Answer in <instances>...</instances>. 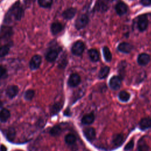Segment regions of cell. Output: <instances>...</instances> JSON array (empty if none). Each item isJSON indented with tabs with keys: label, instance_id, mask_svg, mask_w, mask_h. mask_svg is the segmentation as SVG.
Listing matches in <instances>:
<instances>
[{
	"label": "cell",
	"instance_id": "obj_1",
	"mask_svg": "<svg viewBox=\"0 0 151 151\" xmlns=\"http://www.w3.org/2000/svg\"><path fill=\"white\" fill-rule=\"evenodd\" d=\"M24 15V9L19 1L15 2L9 9L4 17V22L9 24L20 20Z\"/></svg>",
	"mask_w": 151,
	"mask_h": 151
},
{
	"label": "cell",
	"instance_id": "obj_2",
	"mask_svg": "<svg viewBox=\"0 0 151 151\" xmlns=\"http://www.w3.org/2000/svg\"><path fill=\"white\" fill-rule=\"evenodd\" d=\"M115 0H97L94 9L97 12H106L109 9L111 4Z\"/></svg>",
	"mask_w": 151,
	"mask_h": 151
},
{
	"label": "cell",
	"instance_id": "obj_3",
	"mask_svg": "<svg viewBox=\"0 0 151 151\" xmlns=\"http://www.w3.org/2000/svg\"><path fill=\"white\" fill-rule=\"evenodd\" d=\"M85 48V45L81 41H76L71 47V52L75 55H81Z\"/></svg>",
	"mask_w": 151,
	"mask_h": 151
},
{
	"label": "cell",
	"instance_id": "obj_4",
	"mask_svg": "<svg viewBox=\"0 0 151 151\" xmlns=\"http://www.w3.org/2000/svg\"><path fill=\"white\" fill-rule=\"evenodd\" d=\"M88 22V17L86 14L81 15L76 21L75 27L77 29L84 28Z\"/></svg>",
	"mask_w": 151,
	"mask_h": 151
},
{
	"label": "cell",
	"instance_id": "obj_5",
	"mask_svg": "<svg viewBox=\"0 0 151 151\" xmlns=\"http://www.w3.org/2000/svg\"><path fill=\"white\" fill-rule=\"evenodd\" d=\"M137 28L140 31H144L148 25V19L146 14L141 15L137 19Z\"/></svg>",
	"mask_w": 151,
	"mask_h": 151
},
{
	"label": "cell",
	"instance_id": "obj_6",
	"mask_svg": "<svg viewBox=\"0 0 151 151\" xmlns=\"http://www.w3.org/2000/svg\"><path fill=\"white\" fill-rule=\"evenodd\" d=\"M12 29L9 27H2L0 29V42L8 40L12 35Z\"/></svg>",
	"mask_w": 151,
	"mask_h": 151
},
{
	"label": "cell",
	"instance_id": "obj_7",
	"mask_svg": "<svg viewBox=\"0 0 151 151\" xmlns=\"http://www.w3.org/2000/svg\"><path fill=\"white\" fill-rule=\"evenodd\" d=\"M41 57L40 55H34L30 61H29V68H31V70H37V68H38L41 65Z\"/></svg>",
	"mask_w": 151,
	"mask_h": 151
},
{
	"label": "cell",
	"instance_id": "obj_8",
	"mask_svg": "<svg viewBox=\"0 0 151 151\" xmlns=\"http://www.w3.org/2000/svg\"><path fill=\"white\" fill-rule=\"evenodd\" d=\"M81 81V78L78 74L73 73L70 75L68 80V84L71 87H75L79 85Z\"/></svg>",
	"mask_w": 151,
	"mask_h": 151
},
{
	"label": "cell",
	"instance_id": "obj_9",
	"mask_svg": "<svg viewBox=\"0 0 151 151\" xmlns=\"http://www.w3.org/2000/svg\"><path fill=\"white\" fill-rule=\"evenodd\" d=\"M59 53V50L55 48H51L48 51L45 55V58L48 62H53L54 61Z\"/></svg>",
	"mask_w": 151,
	"mask_h": 151
},
{
	"label": "cell",
	"instance_id": "obj_10",
	"mask_svg": "<svg viewBox=\"0 0 151 151\" xmlns=\"http://www.w3.org/2000/svg\"><path fill=\"white\" fill-rule=\"evenodd\" d=\"M121 78L119 76H113L109 81V86L113 90H118L121 86Z\"/></svg>",
	"mask_w": 151,
	"mask_h": 151
},
{
	"label": "cell",
	"instance_id": "obj_11",
	"mask_svg": "<svg viewBox=\"0 0 151 151\" xmlns=\"http://www.w3.org/2000/svg\"><path fill=\"white\" fill-rule=\"evenodd\" d=\"M127 6L122 1H119L117 3L115 9L117 14L119 15H123L125 14L127 11Z\"/></svg>",
	"mask_w": 151,
	"mask_h": 151
},
{
	"label": "cell",
	"instance_id": "obj_12",
	"mask_svg": "<svg viewBox=\"0 0 151 151\" xmlns=\"http://www.w3.org/2000/svg\"><path fill=\"white\" fill-rule=\"evenodd\" d=\"M83 133L87 140L88 141H93L96 137V131L93 127H87L84 129Z\"/></svg>",
	"mask_w": 151,
	"mask_h": 151
},
{
	"label": "cell",
	"instance_id": "obj_13",
	"mask_svg": "<svg viewBox=\"0 0 151 151\" xmlns=\"http://www.w3.org/2000/svg\"><path fill=\"white\" fill-rule=\"evenodd\" d=\"M18 91H19V88L18 86L12 85V86H9L7 88L6 90V94L9 98L12 99L17 95Z\"/></svg>",
	"mask_w": 151,
	"mask_h": 151
},
{
	"label": "cell",
	"instance_id": "obj_14",
	"mask_svg": "<svg viewBox=\"0 0 151 151\" xmlns=\"http://www.w3.org/2000/svg\"><path fill=\"white\" fill-rule=\"evenodd\" d=\"M150 56L146 53H142L138 55L137 63L140 65H146L150 61Z\"/></svg>",
	"mask_w": 151,
	"mask_h": 151
},
{
	"label": "cell",
	"instance_id": "obj_15",
	"mask_svg": "<svg viewBox=\"0 0 151 151\" xmlns=\"http://www.w3.org/2000/svg\"><path fill=\"white\" fill-rule=\"evenodd\" d=\"M117 49L119 51H120L122 52L129 53L133 49V47L129 43L122 42L118 45Z\"/></svg>",
	"mask_w": 151,
	"mask_h": 151
},
{
	"label": "cell",
	"instance_id": "obj_16",
	"mask_svg": "<svg viewBox=\"0 0 151 151\" xmlns=\"http://www.w3.org/2000/svg\"><path fill=\"white\" fill-rule=\"evenodd\" d=\"M76 12H77V10L76 8H70L65 10L63 12L62 15L64 17V18H65L66 19H71L75 16Z\"/></svg>",
	"mask_w": 151,
	"mask_h": 151
},
{
	"label": "cell",
	"instance_id": "obj_17",
	"mask_svg": "<svg viewBox=\"0 0 151 151\" xmlns=\"http://www.w3.org/2000/svg\"><path fill=\"white\" fill-rule=\"evenodd\" d=\"M63 28V27L61 23L55 22H53L51 24L50 29H51V33L53 35H57L62 31Z\"/></svg>",
	"mask_w": 151,
	"mask_h": 151
},
{
	"label": "cell",
	"instance_id": "obj_18",
	"mask_svg": "<svg viewBox=\"0 0 151 151\" xmlns=\"http://www.w3.org/2000/svg\"><path fill=\"white\" fill-rule=\"evenodd\" d=\"M140 128L142 130H146L151 127V118L145 117L143 118L139 123Z\"/></svg>",
	"mask_w": 151,
	"mask_h": 151
},
{
	"label": "cell",
	"instance_id": "obj_19",
	"mask_svg": "<svg viewBox=\"0 0 151 151\" xmlns=\"http://www.w3.org/2000/svg\"><path fill=\"white\" fill-rule=\"evenodd\" d=\"M10 111L6 109H3L0 111V122H6L10 117Z\"/></svg>",
	"mask_w": 151,
	"mask_h": 151
},
{
	"label": "cell",
	"instance_id": "obj_20",
	"mask_svg": "<svg viewBox=\"0 0 151 151\" xmlns=\"http://www.w3.org/2000/svg\"><path fill=\"white\" fill-rule=\"evenodd\" d=\"M94 120V115L93 113H89L85 115L81 119V122L84 124H90Z\"/></svg>",
	"mask_w": 151,
	"mask_h": 151
},
{
	"label": "cell",
	"instance_id": "obj_21",
	"mask_svg": "<svg viewBox=\"0 0 151 151\" xmlns=\"http://www.w3.org/2000/svg\"><path fill=\"white\" fill-rule=\"evenodd\" d=\"M88 56L90 60L93 62H97L99 60V52L95 49H90L88 51Z\"/></svg>",
	"mask_w": 151,
	"mask_h": 151
},
{
	"label": "cell",
	"instance_id": "obj_22",
	"mask_svg": "<svg viewBox=\"0 0 151 151\" xmlns=\"http://www.w3.org/2000/svg\"><path fill=\"white\" fill-rule=\"evenodd\" d=\"M113 143L117 147L120 146L122 145V144L123 142V136L121 134H117L113 136V140H112Z\"/></svg>",
	"mask_w": 151,
	"mask_h": 151
},
{
	"label": "cell",
	"instance_id": "obj_23",
	"mask_svg": "<svg viewBox=\"0 0 151 151\" xmlns=\"http://www.w3.org/2000/svg\"><path fill=\"white\" fill-rule=\"evenodd\" d=\"M149 146L143 139H140L138 142L137 151H148Z\"/></svg>",
	"mask_w": 151,
	"mask_h": 151
},
{
	"label": "cell",
	"instance_id": "obj_24",
	"mask_svg": "<svg viewBox=\"0 0 151 151\" xmlns=\"http://www.w3.org/2000/svg\"><path fill=\"white\" fill-rule=\"evenodd\" d=\"M103 54L105 60L107 62H110L112 59L111 53L107 47H104L103 48Z\"/></svg>",
	"mask_w": 151,
	"mask_h": 151
},
{
	"label": "cell",
	"instance_id": "obj_25",
	"mask_svg": "<svg viewBox=\"0 0 151 151\" xmlns=\"http://www.w3.org/2000/svg\"><path fill=\"white\" fill-rule=\"evenodd\" d=\"M109 71H110V68L107 66H105L101 68L99 73V75H98L99 78L100 79H103L106 78L108 76Z\"/></svg>",
	"mask_w": 151,
	"mask_h": 151
},
{
	"label": "cell",
	"instance_id": "obj_26",
	"mask_svg": "<svg viewBox=\"0 0 151 151\" xmlns=\"http://www.w3.org/2000/svg\"><path fill=\"white\" fill-rule=\"evenodd\" d=\"M10 49V45L9 44H5L3 45L0 47V57H3L6 56Z\"/></svg>",
	"mask_w": 151,
	"mask_h": 151
},
{
	"label": "cell",
	"instance_id": "obj_27",
	"mask_svg": "<svg viewBox=\"0 0 151 151\" xmlns=\"http://www.w3.org/2000/svg\"><path fill=\"white\" fill-rule=\"evenodd\" d=\"M15 134H16L15 130L13 127H9L6 132V138L10 141L14 139L15 137Z\"/></svg>",
	"mask_w": 151,
	"mask_h": 151
},
{
	"label": "cell",
	"instance_id": "obj_28",
	"mask_svg": "<svg viewBox=\"0 0 151 151\" xmlns=\"http://www.w3.org/2000/svg\"><path fill=\"white\" fill-rule=\"evenodd\" d=\"M119 99L120 101L123 102L127 101L130 99V94L125 91H122L119 94Z\"/></svg>",
	"mask_w": 151,
	"mask_h": 151
},
{
	"label": "cell",
	"instance_id": "obj_29",
	"mask_svg": "<svg viewBox=\"0 0 151 151\" xmlns=\"http://www.w3.org/2000/svg\"><path fill=\"white\" fill-rule=\"evenodd\" d=\"M65 141L68 145H73L76 142V137L73 134H68L65 137Z\"/></svg>",
	"mask_w": 151,
	"mask_h": 151
},
{
	"label": "cell",
	"instance_id": "obj_30",
	"mask_svg": "<svg viewBox=\"0 0 151 151\" xmlns=\"http://www.w3.org/2000/svg\"><path fill=\"white\" fill-rule=\"evenodd\" d=\"M38 2L41 7L47 8L51 6L52 0H38Z\"/></svg>",
	"mask_w": 151,
	"mask_h": 151
},
{
	"label": "cell",
	"instance_id": "obj_31",
	"mask_svg": "<svg viewBox=\"0 0 151 151\" xmlns=\"http://www.w3.org/2000/svg\"><path fill=\"white\" fill-rule=\"evenodd\" d=\"M50 134L51 135L53 136H57L60 134L61 133V129L58 126H54L50 130Z\"/></svg>",
	"mask_w": 151,
	"mask_h": 151
},
{
	"label": "cell",
	"instance_id": "obj_32",
	"mask_svg": "<svg viewBox=\"0 0 151 151\" xmlns=\"http://www.w3.org/2000/svg\"><path fill=\"white\" fill-rule=\"evenodd\" d=\"M62 107V105L60 104V103H55V104H54L52 106V108H51V114L52 115H54V114H56L57 113H58L60 110H61Z\"/></svg>",
	"mask_w": 151,
	"mask_h": 151
},
{
	"label": "cell",
	"instance_id": "obj_33",
	"mask_svg": "<svg viewBox=\"0 0 151 151\" xmlns=\"http://www.w3.org/2000/svg\"><path fill=\"white\" fill-rule=\"evenodd\" d=\"M34 94H35V92H34V91L33 90H32V89L28 90L25 93L24 98L27 100H31L34 97Z\"/></svg>",
	"mask_w": 151,
	"mask_h": 151
},
{
	"label": "cell",
	"instance_id": "obj_34",
	"mask_svg": "<svg viewBox=\"0 0 151 151\" xmlns=\"http://www.w3.org/2000/svg\"><path fill=\"white\" fill-rule=\"evenodd\" d=\"M134 146V142L133 140H130L124 147V150L126 151H128V150H130L133 149Z\"/></svg>",
	"mask_w": 151,
	"mask_h": 151
},
{
	"label": "cell",
	"instance_id": "obj_35",
	"mask_svg": "<svg viewBox=\"0 0 151 151\" xmlns=\"http://www.w3.org/2000/svg\"><path fill=\"white\" fill-rule=\"evenodd\" d=\"M6 74V70L4 67L0 65V78L4 77Z\"/></svg>",
	"mask_w": 151,
	"mask_h": 151
},
{
	"label": "cell",
	"instance_id": "obj_36",
	"mask_svg": "<svg viewBox=\"0 0 151 151\" xmlns=\"http://www.w3.org/2000/svg\"><path fill=\"white\" fill-rule=\"evenodd\" d=\"M140 3L143 6H149L151 5V0H141Z\"/></svg>",
	"mask_w": 151,
	"mask_h": 151
},
{
	"label": "cell",
	"instance_id": "obj_37",
	"mask_svg": "<svg viewBox=\"0 0 151 151\" xmlns=\"http://www.w3.org/2000/svg\"><path fill=\"white\" fill-rule=\"evenodd\" d=\"M0 151H6V147L4 145H1Z\"/></svg>",
	"mask_w": 151,
	"mask_h": 151
}]
</instances>
